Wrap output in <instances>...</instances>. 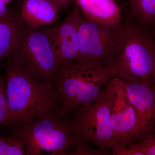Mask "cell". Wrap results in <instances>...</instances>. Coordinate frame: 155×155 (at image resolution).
<instances>
[{
	"label": "cell",
	"mask_w": 155,
	"mask_h": 155,
	"mask_svg": "<svg viewBox=\"0 0 155 155\" xmlns=\"http://www.w3.org/2000/svg\"><path fill=\"white\" fill-rule=\"evenodd\" d=\"M58 6L60 11H65L69 8L75 0H52Z\"/></svg>",
	"instance_id": "d6986e66"
},
{
	"label": "cell",
	"mask_w": 155,
	"mask_h": 155,
	"mask_svg": "<svg viewBox=\"0 0 155 155\" xmlns=\"http://www.w3.org/2000/svg\"><path fill=\"white\" fill-rule=\"evenodd\" d=\"M103 95L109 108L114 138L126 146L130 142L135 130L136 116L127 95L125 80L112 78L104 85Z\"/></svg>",
	"instance_id": "ba28073f"
},
{
	"label": "cell",
	"mask_w": 155,
	"mask_h": 155,
	"mask_svg": "<svg viewBox=\"0 0 155 155\" xmlns=\"http://www.w3.org/2000/svg\"><path fill=\"white\" fill-rule=\"evenodd\" d=\"M5 76H0V125L4 124L8 115V106L6 93Z\"/></svg>",
	"instance_id": "e0dca14e"
},
{
	"label": "cell",
	"mask_w": 155,
	"mask_h": 155,
	"mask_svg": "<svg viewBox=\"0 0 155 155\" xmlns=\"http://www.w3.org/2000/svg\"><path fill=\"white\" fill-rule=\"evenodd\" d=\"M153 27L154 29H153V30H152V31L153 33V34L154 35H155V24L154 25Z\"/></svg>",
	"instance_id": "603a6c76"
},
{
	"label": "cell",
	"mask_w": 155,
	"mask_h": 155,
	"mask_svg": "<svg viewBox=\"0 0 155 155\" xmlns=\"http://www.w3.org/2000/svg\"><path fill=\"white\" fill-rule=\"evenodd\" d=\"M1 61H0V66H1Z\"/></svg>",
	"instance_id": "d4e9b609"
},
{
	"label": "cell",
	"mask_w": 155,
	"mask_h": 155,
	"mask_svg": "<svg viewBox=\"0 0 155 155\" xmlns=\"http://www.w3.org/2000/svg\"><path fill=\"white\" fill-rule=\"evenodd\" d=\"M5 71L8 115L4 126L26 124L59 113L62 102L54 85L22 74L8 64Z\"/></svg>",
	"instance_id": "6da1fadb"
},
{
	"label": "cell",
	"mask_w": 155,
	"mask_h": 155,
	"mask_svg": "<svg viewBox=\"0 0 155 155\" xmlns=\"http://www.w3.org/2000/svg\"><path fill=\"white\" fill-rule=\"evenodd\" d=\"M131 17L147 28L155 24V0H127Z\"/></svg>",
	"instance_id": "5bb4252c"
},
{
	"label": "cell",
	"mask_w": 155,
	"mask_h": 155,
	"mask_svg": "<svg viewBox=\"0 0 155 155\" xmlns=\"http://www.w3.org/2000/svg\"><path fill=\"white\" fill-rule=\"evenodd\" d=\"M4 1L6 4H8V3H10L12 0H4Z\"/></svg>",
	"instance_id": "7402d4cb"
},
{
	"label": "cell",
	"mask_w": 155,
	"mask_h": 155,
	"mask_svg": "<svg viewBox=\"0 0 155 155\" xmlns=\"http://www.w3.org/2000/svg\"><path fill=\"white\" fill-rule=\"evenodd\" d=\"M7 5L4 0H0V17L6 16L8 14L9 11L7 9Z\"/></svg>",
	"instance_id": "ffe728a7"
},
{
	"label": "cell",
	"mask_w": 155,
	"mask_h": 155,
	"mask_svg": "<svg viewBox=\"0 0 155 155\" xmlns=\"http://www.w3.org/2000/svg\"><path fill=\"white\" fill-rule=\"evenodd\" d=\"M82 17L75 2L67 17L50 26L63 67L76 62L79 49V31Z\"/></svg>",
	"instance_id": "30bf717a"
},
{
	"label": "cell",
	"mask_w": 155,
	"mask_h": 155,
	"mask_svg": "<svg viewBox=\"0 0 155 155\" xmlns=\"http://www.w3.org/2000/svg\"><path fill=\"white\" fill-rule=\"evenodd\" d=\"M124 80L136 116L130 142L155 136V84Z\"/></svg>",
	"instance_id": "9c48e42d"
},
{
	"label": "cell",
	"mask_w": 155,
	"mask_h": 155,
	"mask_svg": "<svg viewBox=\"0 0 155 155\" xmlns=\"http://www.w3.org/2000/svg\"><path fill=\"white\" fill-rule=\"evenodd\" d=\"M26 25L19 13L0 17V61L11 57Z\"/></svg>",
	"instance_id": "4fadbf2b"
},
{
	"label": "cell",
	"mask_w": 155,
	"mask_h": 155,
	"mask_svg": "<svg viewBox=\"0 0 155 155\" xmlns=\"http://www.w3.org/2000/svg\"><path fill=\"white\" fill-rule=\"evenodd\" d=\"M153 77L154 81L155 84V64L154 67L153 73Z\"/></svg>",
	"instance_id": "44dd1931"
},
{
	"label": "cell",
	"mask_w": 155,
	"mask_h": 155,
	"mask_svg": "<svg viewBox=\"0 0 155 155\" xmlns=\"http://www.w3.org/2000/svg\"><path fill=\"white\" fill-rule=\"evenodd\" d=\"M74 151L69 155H103L108 154L109 153L99 149L93 150L89 147L88 143H86L76 142Z\"/></svg>",
	"instance_id": "ac0fdd59"
},
{
	"label": "cell",
	"mask_w": 155,
	"mask_h": 155,
	"mask_svg": "<svg viewBox=\"0 0 155 155\" xmlns=\"http://www.w3.org/2000/svg\"><path fill=\"white\" fill-rule=\"evenodd\" d=\"M60 12L52 0H23L20 14L26 25L41 28L56 23Z\"/></svg>",
	"instance_id": "8fae6325"
},
{
	"label": "cell",
	"mask_w": 155,
	"mask_h": 155,
	"mask_svg": "<svg viewBox=\"0 0 155 155\" xmlns=\"http://www.w3.org/2000/svg\"><path fill=\"white\" fill-rule=\"evenodd\" d=\"M69 122L76 142L92 143L109 153L116 140L103 92L101 96L76 109Z\"/></svg>",
	"instance_id": "52a82bcc"
},
{
	"label": "cell",
	"mask_w": 155,
	"mask_h": 155,
	"mask_svg": "<svg viewBox=\"0 0 155 155\" xmlns=\"http://www.w3.org/2000/svg\"><path fill=\"white\" fill-rule=\"evenodd\" d=\"M8 59L7 64L18 72L54 87L63 68L50 26L26 25L14 52Z\"/></svg>",
	"instance_id": "3957f363"
},
{
	"label": "cell",
	"mask_w": 155,
	"mask_h": 155,
	"mask_svg": "<svg viewBox=\"0 0 155 155\" xmlns=\"http://www.w3.org/2000/svg\"><path fill=\"white\" fill-rule=\"evenodd\" d=\"M58 113L11 127L12 135L24 143L25 155H69L75 148L76 140L69 122Z\"/></svg>",
	"instance_id": "277c9868"
},
{
	"label": "cell",
	"mask_w": 155,
	"mask_h": 155,
	"mask_svg": "<svg viewBox=\"0 0 155 155\" xmlns=\"http://www.w3.org/2000/svg\"><path fill=\"white\" fill-rule=\"evenodd\" d=\"M112 78L107 67L94 68L76 62L63 67L55 85L62 102L58 114L65 116L101 96L104 85Z\"/></svg>",
	"instance_id": "5b68a950"
},
{
	"label": "cell",
	"mask_w": 155,
	"mask_h": 155,
	"mask_svg": "<svg viewBox=\"0 0 155 155\" xmlns=\"http://www.w3.org/2000/svg\"><path fill=\"white\" fill-rule=\"evenodd\" d=\"M123 35L119 49L108 69L113 77L155 83V41L149 28L130 16L123 21Z\"/></svg>",
	"instance_id": "7a4b0ae2"
},
{
	"label": "cell",
	"mask_w": 155,
	"mask_h": 155,
	"mask_svg": "<svg viewBox=\"0 0 155 155\" xmlns=\"http://www.w3.org/2000/svg\"><path fill=\"white\" fill-rule=\"evenodd\" d=\"M84 18L105 24H117L122 20L121 8L114 0H75Z\"/></svg>",
	"instance_id": "7c38bea8"
},
{
	"label": "cell",
	"mask_w": 155,
	"mask_h": 155,
	"mask_svg": "<svg viewBox=\"0 0 155 155\" xmlns=\"http://www.w3.org/2000/svg\"><path fill=\"white\" fill-rule=\"evenodd\" d=\"M123 25L122 20L117 24H105L82 17L76 62L100 69L109 67L122 41Z\"/></svg>",
	"instance_id": "8992f818"
},
{
	"label": "cell",
	"mask_w": 155,
	"mask_h": 155,
	"mask_svg": "<svg viewBox=\"0 0 155 155\" xmlns=\"http://www.w3.org/2000/svg\"><path fill=\"white\" fill-rule=\"evenodd\" d=\"M115 2H116V3L117 2H119V1H120V0H114Z\"/></svg>",
	"instance_id": "cb8c5ba5"
},
{
	"label": "cell",
	"mask_w": 155,
	"mask_h": 155,
	"mask_svg": "<svg viewBox=\"0 0 155 155\" xmlns=\"http://www.w3.org/2000/svg\"><path fill=\"white\" fill-rule=\"evenodd\" d=\"M126 147L135 155H155V136L129 143Z\"/></svg>",
	"instance_id": "2e32d148"
},
{
	"label": "cell",
	"mask_w": 155,
	"mask_h": 155,
	"mask_svg": "<svg viewBox=\"0 0 155 155\" xmlns=\"http://www.w3.org/2000/svg\"><path fill=\"white\" fill-rule=\"evenodd\" d=\"M24 143L15 136L0 137V155H25Z\"/></svg>",
	"instance_id": "9a60e30c"
}]
</instances>
